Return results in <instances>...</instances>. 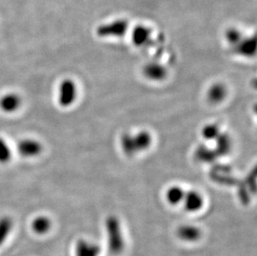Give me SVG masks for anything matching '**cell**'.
Masks as SVG:
<instances>
[{
    "instance_id": "cell-1",
    "label": "cell",
    "mask_w": 257,
    "mask_h": 256,
    "mask_svg": "<svg viewBox=\"0 0 257 256\" xmlns=\"http://www.w3.org/2000/svg\"><path fill=\"white\" fill-rule=\"evenodd\" d=\"M107 245L109 251L113 254H118L123 250L125 246L123 234L121 231V224L114 215H110L106 220Z\"/></svg>"
},
{
    "instance_id": "cell-2",
    "label": "cell",
    "mask_w": 257,
    "mask_h": 256,
    "mask_svg": "<svg viewBox=\"0 0 257 256\" xmlns=\"http://www.w3.org/2000/svg\"><path fill=\"white\" fill-rule=\"evenodd\" d=\"M77 86L73 80H63L59 86L58 103L63 107L72 106L77 98Z\"/></svg>"
},
{
    "instance_id": "cell-3",
    "label": "cell",
    "mask_w": 257,
    "mask_h": 256,
    "mask_svg": "<svg viewBox=\"0 0 257 256\" xmlns=\"http://www.w3.org/2000/svg\"><path fill=\"white\" fill-rule=\"evenodd\" d=\"M143 76L153 82H161L168 76L167 68L158 62H149L143 69Z\"/></svg>"
},
{
    "instance_id": "cell-4",
    "label": "cell",
    "mask_w": 257,
    "mask_h": 256,
    "mask_svg": "<svg viewBox=\"0 0 257 256\" xmlns=\"http://www.w3.org/2000/svg\"><path fill=\"white\" fill-rule=\"evenodd\" d=\"M182 203L184 205L185 210L188 212H197L203 207V196L198 191L192 190L185 193Z\"/></svg>"
},
{
    "instance_id": "cell-5",
    "label": "cell",
    "mask_w": 257,
    "mask_h": 256,
    "mask_svg": "<svg viewBox=\"0 0 257 256\" xmlns=\"http://www.w3.org/2000/svg\"><path fill=\"white\" fill-rule=\"evenodd\" d=\"M18 151L24 157H34L42 152V145L34 139H25L18 146Z\"/></svg>"
},
{
    "instance_id": "cell-6",
    "label": "cell",
    "mask_w": 257,
    "mask_h": 256,
    "mask_svg": "<svg viewBox=\"0 0 257 256\" xmlns=\"http://www.w3.org/2000/svg\"><path fill=\"white\" fill-rule=\"evenodd\" d=\"M101 249L98 244L86 239H79L76 243L75 256H99Z\"/></svg>"
},
{
    "instance_id": "cell-7",
    "label": "cell",
    "mask_w": 257,
    "mask_h": 256,
    "mask_svg": "<svg viewBox=\"0 0 257 256\" xmlns=\"http://www.w3.org/2000/svg\"><path fill=\"white\" fill-rule=\"evenodd\" d=\"M227 96V89L223 83L216 82L209 87L206 97L209 102L212 104H218L223 102Z\"/></svg>"
},
{
    "instance_id": "cell-8",
    "label": "cell",
    "mask_w": 257,
    "mask_h": 256,
    "mask_svg": "<svg viewBox=\"0 0 257 256\" xmlns=\"http://www.w3.org/2000/svg\"><path fill=\"white\" fill-rule=\"evenodd\" d=\"M134 135V146L137 154L148 150L153 143V137L149 132L146 130L139 131Z\"/></svg>"
},
{
    "instance_id": "cell-9",
    "label": "cell",
    "mask_w": 257,
    "mask_h": 256,
    "mask_svg": "<svg viewBox=\"0 0 257 256\" xmlns=\"http://www.w3.org/2000/svg\"><path fill=\"white\" fill-rule=\"evenodd\" d=\"M177 236L183 241L195 242L201 238V232L199 228L195 225H184L178 228Z\"/></svg>"
},
{
    "instance_id": "cell-10",
    "label": "cell",
    "mask_w": 257,
    "mask_h": 256,
    "mask_svg": "<svg viewBox=\"0 0 257 256\" xmlns=\"http://www.w3.org/2000/svg\"><path fill=\"white\" fill-rule=\"evenodd\" d=\"M21 105V98L15 93H8L0 99V108L7 113L17 111Z\"/></svg>"
},
{
    "instance_id": "cell-11",
    "label": "cell",
    "mask_w": 257,
    "mask_h": 256,
    "mask_svg": "<svg viewBox=\"0 0 257 256\" xmlns=\"http://www.w3.org/2000/svg\"><path fill=\"white\" fill-rule=\"evenodd\" d=\"M215 141H216V149L214 151L216 156L222 157L230 153L232 148V140L228 134L221 133Z\"/></svg>"
},
{
    "instance_id": "cell-12",
    "label": "cell",
    "mask_w": 257,
    "mask_h": 256,
    "mask_svg": "<svg viewBox=\"0 0 257 256\" xmlns=\"http://www.w3.org/2000/svg\"><path fill=\"white\" fill-rule=\"evenodd\" d=\"M186 191L179 186H172L166 191V200L172 205L182 203Z\"/></svg>"
},
{
    "instance_id": "cell-13",
    "label": "cell",
    "mask_w": 257,
    "mask_h": 256,
    "mask_svg": "<svg viewBox=\"0 0 257 256\" xmlns=\"http://www.w3.org/2000/svg\"><path fill=\"white\" fill-rule=\"evenodd\" d=\"M235 52L240 55L245 57H251L254 56L255 53V39H244L234 48Z\"/></svg>"
},
{
    "instance_id": "cell-14",
    "label": "cell",
    "mask_w": 257,
    "mask_h": 256,
    "mask_svg": "<svg viewBox=\"0 0 257 256\" xmlns=\"http://www.w3.org/2000/svg\"><path fill=\"white\" fill-rule=\"evenodd\" d=\"M51 227V220L44 215L38 216L33 220V223H32V229L39 235L47 234L50 230Z\"/></svg>"
},
{
    "instance_id": "cell-15",
    "label": "cell",
    "mask_w": 257,
    "mask_h": 256,
    "mask_svg": "<svg viewBox=\"0 0 257 256\" xmlns=\"http://www.w3.org/2000/svg\"><path fill=\"white\" fill-rule=\"evenodd\" d=\"M120 147H121L122 153L127 157H133L134 155L137 154L133 133H125L121 136Z\"/></svg>"
},
{
    "instance_id": "cell-16",
    "label": "cell",
    "mask_w": 257,
    "mask_h": 256,
    "mask_svg": "<svg viewBox=\"0 0 257 256\" xmlns=\"http://www.w3.org/2000/svg\"><path fill=\"white\" fill-rule=\"evenodd\" d=\"M14 227V222L11 218L9 216H4L0 218V246L5 244L8 237L12 231Z\"/></svg>"
},
{
    "instance_id": "cell-17",
    "label": "cell",
    "mask_w": 257,
    "mask_h": 256,
    "mask_svg": "<svg viewBox=\"0 0 257 256\" xmlns=\"http://www.w3.org/2000/svg\"><path fill=\"white\" fill-rule=\"evenodd\" d=\"M221 131L216 124H206L201 129V137L206 141H215L220 135Z\"/></svg>"
},
{
    "instance_id": "cell-18",
    "label": "cell",
    "mask_w": 257,
    "mask_h": 256,
    "mask_svg": "<svg viewBox=\"0 0 257 256\" xmlns=\"http://www.w3.org/2000/svg\"><path fill=\"white\" fill-rule=\"evenodd\" d=\"M198 161L202 162H211L215 159L216 156L215 151L211 150L206 147H200L197 148V153H196Z\"/></svg>"
},
{
    "instance_id": "cell-19",
    "label": "cell",
    "mask_w": 257,
    "mask_h": 256,
    "mask_svg": "<svg viewBox=\"0 0 257 256\" xmlns=\"http://www.w3.org/2000/svg\"><path fill=\"white\" fill-rule=\"evenodd\" d=\"M12 153L7 143L2 138H0V163L5 164L10 162Z\"/></svg>"
}]
</instances>
